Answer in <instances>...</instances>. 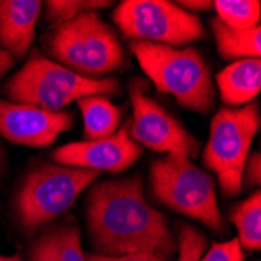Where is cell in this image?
I'll return each instance as SVG.
<instances>
[{
	"label": "cell",
	"mask_w": 261,
	"mask_h": 261,
	"mask_svg": "<svg viewBox=\"0 0 261 261\" xmlns=\"http://www.w3.org/2000/svg\"><path fill=\"white\" fill-rule=\"evenodd\" d=\"M60 261H86L82 247L80 230L72 225H63L54 230Z\"/></svg>",
	"instance_id": "cell-19"
},
{
	"label": "cell",
	"mask_w": 261,
	"mask_h": 261,
	"mask_svg": "<svg viewBox=\"0 0 261 261\" xmlns=\"http://www.w3.org/2000/svg\"><path fill=\"white\" fill-rule=\"evenodd\" d=\"M13 64H14V58L7 50L0 49V77H4L13 67Z\"/></svg>",
	"instance_id": "cell-26"
},
{
	"label": "cell",
	"mask_w": 261,
	"mask_h": 261,
	"mask_svg": "<svg viewBox=\"0 0 261 261\" xmlns=\"http://www.w3.org/2000/svg\"><path fill=\"white\" fill-rule=\"evenodd\" d=\"M86 216L99 255L152 253L169 259L177 252L168 219L147 203L141 177L97 183L88 197Z\"/></svg>",
	"instance_id": "cell-1"
},
{
	"label": "cell",
	"mask_w": 261,
	"mask_h": 261,
	"mask_svg": "<svg viewBox=\"0 0 261 261\" xmlns=\"http://www.w3.org/2000/svg\"><path fill=\"white\" fill-rule=\"evenodd\" d=\"M30 261H60L54 230L42 233L30 250Z\"/></svg>",
	"instance_id": "cell-22"
},
{
	"label": "cell",
	"mask_w": 261,
	"mask_h": 261,
	"mask_svg": "<svg viewBox=\"0 0 261 261\" xmlns=\"http://www.w3.org/2000/svg\"><path fill=\"white\" fill-rule=\"evenodd\" d=\"M42 10L39 0H0V49L23 57L33 42Z\"/></svg>",
	"instance_id": "cell-12"
},
{
	"label": "cell",
	"mask_w": 261,
	"mask_h": 261,
	"mask_svg": "<svg viewBox=\"0 0 261 261\" xmlns=\"http://www.w3.org/2000/svg\"><path fill=\"white\" fill-rule=\"evenodd\" d=\"M180 8L186 10H196V11H205L213 8V2H200V0H180L177 2Z\"/></svg>",
	"instance_id": "cell-25"
},
{
	"label": "cell",
	"mask_w": 261,
	"mask_h": 261,
	"mask_svg": "<svg viewBox=\"0 0 261 261\" xmlns=\"http://www.w3.org/2000/svg\"><path fill=\"white\" fill-rule=\"evenodd\" d=\"M139 156L141 147L130 136V121L108 138L70 142L52 152L57 164L113 174L128 169Z\"/></svg>",
	"instance_id": "cell-10"
},
{
	"label": "cell",
	"mask_w": 261,
	"mask_h": 261,
	"mask_svg": "<svg viewBox=\"0 0 261 261\" xmlns=\"http://www.w3.org/2000/svg\"><path fill=\"white\" fill-rule=\"evenodd\" d=\"M111 4L103 0H50L47 2V19L58 27L85 13L105 8Z\"/></svg>",
	"instance_id": "cell-18"
},
{
	"label": "cell",
	"mask_w": 261,
	"mask_h": 261,
	"mask_svg": "<svg viewBox=\"0 0 261 261\" xmlns=\"http://www.w3.org/2000/svg\"><path fill=\"white\" fill-rule=\"evenodd\" d=\"M246 180L247 186H255L261 183V156L259 153H252L249 155L244 172H243V181Z\"/></svg>",
	"instance_id": "cell-24"
},
{
	"label": "cell",
	"mask_w": 261,
	"mask_h": 261,
	"mask_svg": "<svg viewBox=\"0 0 261 261\" xmlns=\"http://www.w3.org/2000/svg\"><path fill=\"white\" fill-rule=\"evenodd\" d=\"M221 99L230 107H244L256 99L261 89L259 58L238 60L222 69L216 77Z\"/></svg>",
	"instance_id": "cell-13"
},
{
	"label": "cell",
	"mask_w": 261,
	"mask_h": 261,
	"mask_svg": "<svg viewBox=\"0 0 261 261\" xmlns=\"http://www.w3.org/2000/svg\"><path fill=\"white\" fill-rule=\"evenodd\" d=\"M0 261H23L20 255H0Z\"/></svg>",
	"instance_id": "cell-28"
},
{
	"label": "cell",
	"mask_w": 261,
	"mask_h": 261,
	"mask_svg": "<svg viewBox=\"0 0 261 261\" xmlns=\"http://www.w3.org/2000/svg\"><path fill=\"white\" fill-rule=\"evenodd\" d=\"M130 49L160 92L171 94L183 108L210 113L215 86L208 64L196 49L141 41H133Z\"/></svg>",
	"instance_id": "cell-2"
},
{
	"label": "cell",
	"mask_w": 261,
	"mask_h": 261,
	"mask_svg": "<svg viewBox=\"0 0 261 261\" xmlns=\"http://www.w3.org/2000/svg\"><path fill=\"white\" fill-rule=\"evenodd\" d=\"M206 247V238L194 227L183 225L178 233V261H199Z\"/></svg>",
	"instance_id": "cell-20"
},
{
	"label": "cell",
	"mask_w": 261,
	"mask_h": 261,
	"mask_svg": "<svg viewBox=\"0 0 261 261\" xmlns=\"http://www.w3.org/2000/svg\"><path fill=\"white\" fill-rule=\"evenodd\" d=\"M130 99L133 107L130 136L136 144L139 142L155 152L188 158L199 153V141L161 105L146 96L139 82L132 83Z\"/></svg>",
	"instance_id": "cell-9"
},
{
	"label": "cell",
	"mask_w": 261,
	"mask_h": 261,
	"mask_svg": "<svg viewBox=\"0 0 261 261\" xmlns=\"http://www.w3.org/2000/svg\"><path fill=\"white\" fill-rule=\"evenodd\" d=\"M259 122L256 102L240 108H222L213 117L202 160L205 168L218 175L225 196H236L241 191L244 166Z\"/></svg>",
	"instance_id": "cell-7"
},
{
	"label": "cell",
	"mask_w": 261,
	"mask_h": 261,
	"mask_svg": "<svg viewBox=\"0 0 261 261\" xmlns=\"http://www.w3.org/2000/svg\"><path fill=\"white\" fill-rule=\"evenodd\" d=\"M82 111L85 136L88 141L102 139L119 130L122 113L105 96H89L77 100Z\"/></svg>",
	"instance_id": "cell-15"
},
{
	"label": "cell",
	"mask_w": 261,
	"mask_h": 261,
	"mask_svg": "<svg viewBox=\"0 0 261 261\" xmlns=\"http://www.w3.org/2000/svg\"><path fill=\"white\" fill-rule=\"evenodd\" d=\"M238 230V241L246 250L261 247V194L253 193L249 199L238 203L230 215Z\"/></svg>",
	"instance_id": "cell-16"
},
{
	"label": "cell",
	"mask_w": 261,
	"mask_h": 261,
	"mask_svg": "<svg viewBox=\"0 0 261 261\" xmlns=\"http://www.w3.org/2000/svg\"><path fill=\"white\" fill-rule=\"evenodd\" d=\"M86 261H169L152 253H127V255H86Z\"/></svg>",
	"instance_id": "cell-23"
},
{
	"label": "cell",
	"mask_w": 261,
	"mask_h": 261,
	"mask_svg": "<svg viewBox=\"0 0 261 261\" xmlns=\"http://www.w3.org/2000/svg\"><path fill=\"white\" fill-rule=\"evenodd\" d=\"M70 125V113L0 100V136L14 144L47 147Z\"/></svg>",
	"instance_id": "cell-11"
},
{
	"label": "cell",
	"mask_w": 261,
	"mask_h": 261,
	"mask_svg": "<svg viewBox=\"0 0 261 261\" xmlns=\"http://www.w3.org/2000/svg\"><path fill=\"white\" fill-rule=\"evenodd\" d=\"M150 188L155 199L180 215L194 218L215 231H222L215 180L191 158L168 155L150 168Z\"/></svg>",
	"instance_id": "cell-5"
},
{
	"label": "cell",
	"mask_w": 261,
	"mask_h": 261,
	"mask_svg": "<svg viewBox=\"0 0 261 261\" xmlns=\"http://www.w3.org/2000/svg\"><path fill=\"white\" fill-rule=\"evenodd\" d=\"M213 8L227 27L247 30L259 25L261 4L258 0H216L213 2Z\"/></svg>",
	"instance_id": "cell-17"
},
{
	"label": "cell",
	"mask_w": 261,
	"mask_h": 261,
	"mask_svg": "<svg viewBox=\"0 0 261 261\" xmlns=\"http://www.w3.org/2000/svg\"><path fill=\"white\" fill-rule=\"evenodd\" d=\"M116 25L133 41L178 47L205 36L200 19L168 0H125L113 13Z\"/></svg>",
	"instance_id": "cell-8"
},
{
	"label": "cell",
	"mask_w": 261,
	"mask_h": 261,
	"mask_svg": "<svg viewBox=\"0 0 261 261\" xmlns=\"http://www.w3.org/2000/svg\"><path fill=\"white\" fill-rule=\"evenodd\" d=\"M7 168H8V163H7V152L4 144L0 142V177H4L7 174Z\"/></svg>",
	"instance_id": "cell-27"
},
{
	"label": "cell",
	"mask_w": 261,
	"mask_h": 261,
	"mask_svg": "<svg viewBox=\"0 0 261 261\" xmlns=\"http://www.w3.org/2000/svg\"><path fill=\"white\" fill-rule=\"evenodd\" d=\"M121 91L114 79H88L33 52L23 67L8 82L11 102L33 105L47 111H63L69 103L89 96H107Z\"/></svg>",
	"instance_id": "cell-3"
},
{
	"label": "cell",
	"mask_w": 261,
	"mask_h": 261,
	"mask_svg": "<svg viewBox=\"0 0 261 261\" xmlns=\"http://www.w3.org/2000/svg\"><path fill=\"white\" fill-rule=\"evenodd\" d=\"M199 261H244V252L238 238H233L225 243H215Z\"/></svg>",
	"instance_id": "cell-21"
},
{
	"label": "cell",
	"mask_w": 261,
	"mask_h": 261,
	"mask_svg": "<svg viewBox=\"0 0 261 261\" xmlns=\"http://www.w3.org/2000/svg\"><path fill=\"white\" fill-rule=\"evenodd\" d=\"M100 172L63 164H44L22 183L16 211L22 228L33 233L72 206Z\"/></svg>",
	"instance_id": "cell-6"
},
{
	"label": "cell",
	"mask_w": 261,
	"mask_h": 261,
	"mask_svg": "<svg viewBox=\"0 0 261 261\" xmlns=\"http://www.w3.org/2000/svg\"><path fill=\"white\" fill-rule=\"evenodd\" d=\"M211 30L216 38L218 52L225 60L259 58L261 55V27L247 30L227 27L218 17L211 20Z\"/></svg>",
	"instance_id": "cell-14"
},
{
	"label": "cell",
	"mask_w": 261,
	"mask_h": 261,
	"mask_svg": "<svg viewBox=\"0 0 261 261\" xmlns=\"http://www.w3.org/2000/svg\"><path fill=\"white\" fill-rule=\"evenodd\" d=\"M45 45L58 64L88 79L111 74L125 64L124 49L114 30L96 11L58 25Z\"/></svg>",
	"instance_id": "cell-4"
}]
</instances>
